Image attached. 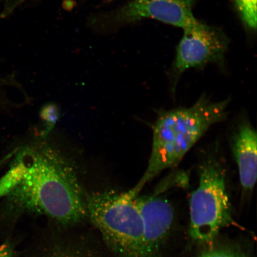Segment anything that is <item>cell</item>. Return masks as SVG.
Wrapping results in <instances>:
<instances>
[{
  "label": "cell",
  "mask_w": 257,
  "mask_h": 257,
  "mask_svg": "<svg viewBox=\"0 0 257 257\" xmlns=\"http://www.w3.org/2000/svg\"><path fill=\"white\" fill-rule=\"evenodd\" d=\"M16 158L22 175L7 195L16 210L46 216L63 227L88 218V195L73 164L59 149L40 141L19 151Z\"/></svg>",
  "instance_id": "cell-1"
},
{
  "label": "cell",
  "mask_w": 257,
  "mask_h": 257,
  "mask_svg": "<svg viewBox=\"0 0 257 257\" xmlns=\"http://www.w3.org/2000/svg\"><path fill=\"white\" fill-rule=\"evenodd\" d=\"M229 104V99L214 102L202 95L191 107L160 113L153 126L147 168L137 187L142 190L161 173L178 165L209 128L226 119Z\"/></svg>",
  "instance_id": "cell-2"
},
{
  "label": "cell",
  "mask_w": 257,
  "mask_h": 257,
  "mask_svg": "<svg viewBox=\"0 0 257 257\" xmlns=\"http://www.w3.org/2000/svg\"><path fill=\"white\" fill-rule=\"evenodd\" d=\"M136 188L88 195V218L115 257H155L147 245Z\"/></svg>",
  "instance_id": "cell-3"
},
{
  "label": "cell",
  "mask_w": 257,
  "mask_h": 257,
  "mask_svg": "<svg viewBox=\"0 0 257 257\" xmlns=\"http://www.w3.org/2000/svg\"><path fill=\"white\" fill-rule=\"evenodd\" d=\"M199 173L198 185L189 201V233L195 243L207 246L234 220L222 165L214 157L209 158L202 164Z\"/></svg>",
  "instance_id": "cell-4"
},
{
  "label": "cell",
  "mask_w": 257,
  "mask_h": 257,
  "mask_svg": "<svg viewBox=\"0 0 257 257\" xmlns=\"http://www.w3.org/2000/svg\"><path fill=\"white\" fill-rule=\"evenodd\" d=\"M227 48L223 34L197 22L184 30L177 48L175 67L181 74L186 70L222 61Z\"/></svg>",
  "instance_id": "cell-5"
},
{
  "label": "cell",
  "mask_w": 257,
  "mask_h": 257,
  "mask_svg": "<svg viewBox=\"0 0 257 257\" xmlns=\"http://www.w3.org/2000/svg\"><path fill=\"white\" fill-rule=\"evenodd\" d=\"M194 5V0H134L115 12L111 21L121 24L150 18L185 30L198 22Z\"/></svg>",
  "instance_id": "cell-6"
},
{
  "label": "cell",
  "mask_w": 257,
  "mask_h": 257,
  "mask_svg": "<svg viewBox=\"0 0 257 257\" xmlns=\"http://www.w3.org/2000/svg\"><path fill=\"white\" fill-rule=\"evenodd\" d=\"M136 204L144 226L148 246L155 257H162V250L174 220V210L168 199L152 194L138 196Z\"/></svg>",
  "instance_id": "cell-7"
},
{
  "label": "cell",
  "mask_w": 257,
  "mask_h": 257,
  "mask_svg": "<svg viewBox=\"0 0 257 257\" xmlns=\"http://www.w3.org/2000/svg\"><path fill=\"white\" fill-rule=\"evenodd\" d=\"M256 140L255 128L246 120L238 124L230 139V149L244 195L252 192L256 182Z\"/></svg>",
  "instance_id": "cell-8"
},
{
  "label": "cell",
  "mask_w": 257,
  "mask_h": 257,
  "mask_svg": "<svg viewBox=\"0 0 257 257\" xmlns=\"http://www.w3.org/2000/svg\"><path fill=\"white\" fill-rule=\"evenodd\" d=\"M41 257H98L84 244L59 240L51 243Z\"/></svg>",
  "instance_id": "cell-9"
},
{
  "label": "cell",
  "mask_w": 257,
  "mask_h": 257,
  "mask_svg": "<svg viewBox=\"0 0 257 257\" xmlns=\"http://www.w3.org/2000/svg\"><path fill=\"white\" fill-rule=\"evenodd\" d=\"M197 257H249L239 247L229 244H215L205 246Z\"/></svg>",
  "instance_id": "cell-10"
},
{
  "label": "cell",
  "mask_w": 257,
  "mask_h": 257,
  "mask_svg": "<svg viewBox=\"0 0 257 257\" xmlns=\"http://www.w3.org/2000/svg\"><path fill=\"white\" fill-rule=\"evenodd\" d=\"M257 0H234L244 24L250 30L256 28Z\"/></svg>",
  "instance_id": "cell-11"
},
{
  "label": "cell",
  "mask_w": 257,
  "mask_h": 257,
  "mask_svg": "<svg viewBox=\"0 0 257 257\" xmlns=\"http://www.w3.org/2000/svg\"><path fill=\"white\" fill-rule=\"evenodd\" d=\"M60 115V110L57 105L48 103L43 106L40 111V117L47 126L45 133H48L52 130L54 125L59 120Z\"/></svg>",
  "instance_id": "cell-12"
},
{
  "label": "cell",
  "mask_w": 257,
  "mask_h": 257,
  "mask_svg": "<svg viewBox=\"0 0 257 257\" xmlns=\"http://www.w3.org/2000/svg\"><path fill=\"white\" fill-rule=\"evenodd\" d=\"M13 252L11 247L8 244L0 245V257H12Z\"/></svg>",
  "instance_id": "cell-13"
},
{
  "label": "cell",
  "mask_w": 257,
  "mask_h": 257,
  "mask_svg": "<svg viewBox=\"0 0 257 257\" xmlns=\"http://www.w3.org/2000/svg\"><path fill=\"white\" fill-rule=\"evenodd\" d=\"M14 153H11V154H9L8 156H6L5 157V158H3L1 160H0V167H2L3 165H4V164L6 162H8V161L10 159H11V157H12L13 156V155H14Z\"/></svg>",
  "instance_id": "cell-14"
}]
</instances>
